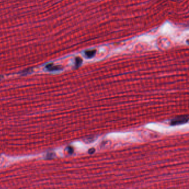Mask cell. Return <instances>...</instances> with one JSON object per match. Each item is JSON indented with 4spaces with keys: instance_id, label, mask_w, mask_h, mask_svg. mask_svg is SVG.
Wrapping results in <instances>:
<instances>
[{
    "instance_id": "1",
    "label": "cell",
    "mask_w": 189,
    "mask_h": 189,
    "mask_svg": "<svg viewBox=\"0 0 189 189\" xmlns=\"http://www.w3.org/2000/svg\"><path fill=\"white\" fill-rule=\"evenodd\" d=\"M188 121V115H184L179 116L178 117H176L174 119L171 120L170 122V124L172 126L175 125H179L186 123Z\"/></svg>"
},
{
    "instance_id": "2",
    "label": "cell",
    "mask_w": 189,
    "mask_h": 189,
    "mask_svg": "<svg viewBox=\"0 0 189 189\" xmlns=\"http://www.w3.org/2000/svg\"><path fill=\"white\" fill-rule=\"evenodd\" d=\"M96 53V50H86L84 55L85 57L88 58H91L95 56Z\"/></svg>"
},
{
    "instance_id": "3",
    "label": "cell",
    "mask_w": 189,
    "mask_h": 189,
    "mask_svg": "<svg viewBox=\"0 0 189 189\" xmlns=\"http://www.w3.org/2000/svg\"><path fill=\"white\" fill-rule=\"evenodd\" d=\"M46 68L49 71H58L61 69V67L59 66H53L52 64H48L46 66Z\"/></svg>"
},
{
    "instance_id": "4",
    "label": "cell",
    "mask_w": 189,
    "mask_h": 189,
    "mask_svg": "<svg viewBox=\"0 0 189 189\" xmlns=\"http://www.w3.org/2000/svg\"><path fill=\"white\" fill-rule=\"evenodd\" d=\"M82 59L79 57H77L76 58V62H75V66L76 68H78L81 65L82 63Z\"/></svg>"
},
{
    "instance_id": "5",
    "label": "cell",
    "mask_w": 189,
    "mask_h": 189,
    "mask_svg": "<svg viewBox=\"0 0 189 189\" xmlns=\"http://www.w3.org/2000/svg\"><path fill=\"white\" fill-rule=\"evenodd\" d=\"M95 151V150L94 148H91L88 150V153L89 154H94Z\"/></svg>"
},
{
    "instance_id": "6",
    "label": "cell",
    "mask_w": 189,
    "mask_h": 189,
    "mask_svg": "<svg viewBox=\"0 0 189 189\" xmlns=\"http://www.w3.org/2000/svg\"><path fill=\"white\" fill-rule=\"evenodd\" d=\"M53 157H54L53 153H48V154H47L46 158L48 159H52V158H53Z\"/></svg>"
},
{
    "instance_id": "7",
    "label": "cell",
    "mask_w": 189,
    "mask_h": 189,
    "mask_svg": "<svg viewBox=\"0 0 189 189\" xmlns=\"http://www.w3.org/2000/svg\"><path fill=\"white\" fill-rule=\"evenodd\" d=\"M68 152L70 154H72L73 152V149L72 147H68Z\"/></svg>"
},
{
    "instance_id": "8",
    "label": "cell",
    "mask_w": 189,
    "mask_h": 189,
    "mask_svg": "<svg viewBox=\"0 0 189 189\" xmlns=\"http://www.w3.org/2000/svg\"><path fill=\"white\" fill-rule=\"evenodd\" d=\"M2 77H1V76H0V80H1V79H2Z\"/></svg>"
}]
</instances>
